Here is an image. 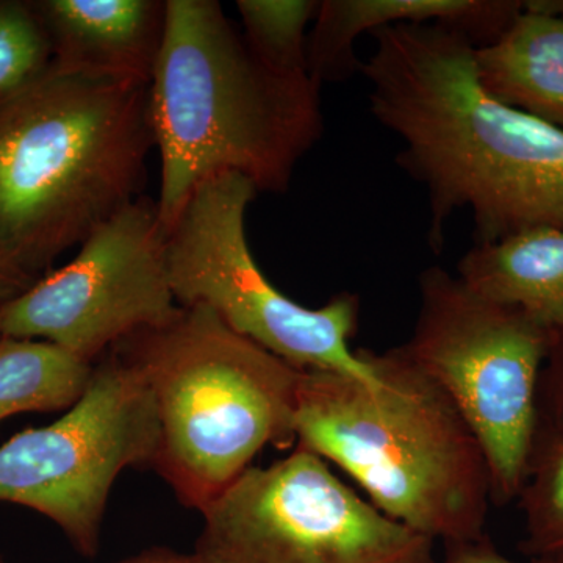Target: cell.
Segmentation results:
<instances>
[{
    "mask_svg": "<svg viewBox=\"0 0 563 563\" xmlns=\"http://www.w3.org/2000/svg\"><path fill=\"white\" fill-rule=\"evenodd\" d=\"M361 73L374 120L401 141L396 162L428 192L429 244L470 211L476 244L532 228L563 229V131L493 98L476 44L442 24L372 33Z\"/></svg>",
    "mask_w": 563,
    "mask_h": 563,
    "instance_id": "cell-1",
    "label": "cell"
},
{
    "mask_svg": "<svg viewBox=\"0 0 563 563\" xmlns=\"http://www.w3.org/2000/svg\"><path fill=\"white\" fill-rule=\"evenodd\" d=\"M320 88L312 77L266 68L217 0H166L150 85L166 233L199 185L218 174H240L258 192L287 191L324 129Z\"/></svg>",
    "mask_w": 563,
    "mask_h": 563,
    "instance_id": "cell-2",
    "label": "cell"
},
{
    "mask_svg": "<svg viewBox=\"0 0 563 563\" xmlns=\"http://www.w3.org/2000/svg\"><path fill=\"white\" fill-rule=\"evenodd\" d=\"M150 85L52 62L0 101V250L29 276L143 196Z\"/></svg>",
    "mask_w": 563,
    "mask_h": 563,
    "instance_id": "cell-3",
    "label": "cell"
},
{
    "mask_svg": "<svg viewBox=\"0 0 563 563\" xmlns=\"http://www.w3.org/2000/svg\"><path fill=\"white\" fill-rule=\"evenodd\" d=\"M362 352L376 380L302 372L296 442L350 474L380 512L446 551L485 539L492 479L476 435L402 346Z\"/></svg>",
    "mask_w": 563,
    "mask_h": 563,
    "instance_id": "cell-4",
    "label": "cell"
},
{
    "mask_svg": "<svg viewBox=\"0 0 563 563\" xmlns=\"http://www.w3.org/2000/svg\"><path fill=\"white\" fill-rule=\"evenodd\" d=\"M110 351L154 396L161 440L152 470L187 509L202 514L269 444L296 443L302 369L233 331L210 307H179L165 324Z\"/></svg>",
    "mask_w": 563,
    "mask_h": 563,
    "instance_id": "cell-5",
    "label": "cell"
},
{
    "mask_svg": "<svg viewBox=\"0 0 563 563\" xmlns=\"http://www.w3.org/2000/svg\"><path fill=\"white\" fill-rule=\"evenodd\" d=\"M418 285L420 312L401 346L476 435L490 470L493 503L514 501L539 432V385L551 332L442 266L424 269Z\"/></svg>",
    "mask_w": 563,
    "mask_h": 563,
    "instance_id": "cell-6",
    "label": "cell"
},
{
    "mask_svg": "<svg viewBox=\"0 0 563 563\" xmlns=\"http://www.w3.org/2000/svg\"><path fill=\"white\" fill-rule=\"evenodd\" d=\"M258 195L240 174L199 185L168 232L169 285L179 307L202 303L229 328L302 372L321 369L376 380L362 350L352 351L361 298L339 292L309 309L277 290L252 255L246 211Z\"/></svg>",
    "mask_w": 563,
    "mask_h": 563,
    "instance_id": "cell-7",
    "label": "cell"
},
{
    "mask_svg": "<svg viewBox=\"0 0 563 563\" xmlns=\"http://www.w3.org/2000/svg\"><path fill=\"white\" fill-rule=\"evenodd\" d=\"M192 563H439L435 542L365 501L296 444L202 512Z\"/></svg>",
    "mask_w": 563,
    "mask_h": 563,
    "instance_id": "cell-8",
    "label": "cell"
},
{
    "mask_svg": "<svg viewBox=\"0 0 563 563\" xmlns=\"http://www.w3.org/2000/svg\"><path fill=\"white\" fill-rule=\"evenodd\" d=\"M158 440L146 380L109 351L60 420L25 429L0 446V501L51 518L79 553L92 558L114 481L129 466L152 468Z\"/></svg>",
    "mask_w": 563,
    "mask_h": 563,
    "instance_id": "cell-9",
    "label": "cell"
},
{
    "mask_svg": "<svg viewBox=\"0 0 563 563\" xmlns=\"http://www.w3.org/2000/svg\"><path fill=\"white\" fill-rule=\"evenodd\" d=\"M168 233L157 201H136L102 222L68 265L0 306V336L44 339L95 363L133 333L179 310L169 285Z\"/></svg>",
    "mask_w": 563,
    "mask_h": 563,
    "instance_id": "cell-10",
    "label": "cell"
},
{
    "mask_svg": "<svg viewBox=\"0 0 563 563\" xmlns=\"http://www.w3.org/2000/svg\"><path fill=\"white\" fill-rule=\"evenodd\" d=\"M55 65L151 84L166 27V0L33 2Z\"/></svg>",
    "mask_w": 563,
    "mask_h": 563,
    "instance_id": "cell-11",
    "label": "cell"
},
{
    "mask_svg": "<svg viewBox=\"0 0 563 563\" xmlns=\"http://www.w3.org/2000/svg\"><path fill=\"white\" fill-rule=\"evenodd\" d=\"M525 0H324L307 41L310 77L318 85L361 70L355 41L398 24H442L465 33L476 47L498 38Z\"/></svg>",
    "mask_w": 563,
    "mask_h": 563,
    "instance_id": "cell-12",
    "label": "cell"
},
{
    "mask_svg": "<svg viewBox=\"0 0 563 563\" xmlns=\"http://www.w3.org/2000/svg\"><path fill=\"white\" fill-rule=\"evenodd\" d=\"M474 60L493 98L563 131V16L526 0L498 38L476 47Z\"/></svg>",
    "mask_w": 563,
    "mask_h": 563,
    "instance_id": "cell-13",
    "label": "cell"
},
{
    "mask_svg": "<svg viewBox=\"0 0 563 563\" xmlns=\"http://www.w3.org/2000/svg\"><path fill=\"white\" fill-rule=\"evenodd\" d=\"M457 276L484 298L515 307L548 331L563 329V229L532 228L474 244Z\"/></svg>",
    "mask_w": 563,
    "mask_h": 563,
    "instance_id": "cell-14",
    "label": "cell"
},
{
    "mask_svg": "<svg viewBox=\"0 0 563 563\" xmlns=\"http://www.w3.org/2000/svg\"><path fill=\"white\" fill-rule=\"evenodd\" d=\"M92 365L57 344L0 336V422L70 409L87 390Z\"/></svg>",
    "mask_w": 563,
    "mask_h": 563,
    "instance_id": "cell-15",
    "label": "cell"
},
{
    "mask_svg": "<svg viewBox=\"0 0 563 563\" xmlns=\"http://www.w3.org/2000/svg\"><path fill=\"white\" fill-rule=\"evenodd\" d=\"M523 514L521 554L531 562L563 563V437L537 432L518 495Z\"/></svg>",
    "mask_w": 563,
    "mask_h": 563,
    "instance_id": "cell-16",
    "label": "cell"
},
{
    "mask_svg": "<svg viewBox=\"0 0 563 563\" xmlns=\"http://www.w3.org/2000/svg\"><path fill=\"white\" fill-rule=\"evenodd\" d=\"M318 0H239L243 38L252 54L273 73L310 77L307 41Z\"/></svg>",
    "mask_w": 563,
    "mask_h": 563,
    "instance_id": "cell-17",
    "label": "cell"
},
{
    "mask_svg": "<svg viewBox=\"0 0 563 563\" xmlns=\"http://www.w3.org/2000/svg\"><path fill=\"white\" fill-rule=\"evenodd\" d=\"M54 62L33 2L0 0V101L31 84Z\"/></svg>",
    "mask_w": 563,
    "mask_h": 563,
    "instance_id": "cell-18",
    "label": "cell"
},
{
    "mask_svg": "<svg viewBox=\"0 0 563 563\" xmlns=\"http://www.w3.org/2000/svg\"><path fill=\"white\" fill-rule=\"evenodd\" d=\"M539 431L563 437V329L551 331L540 376Z\"/></svg>",
    "mask_w": 563,
    "mask_h": 563,
    "instance_id": "cell-19",
    "label": "cell"
},
{
    "mask_svg": "<svg viewBox=\"0 0 563 563\" xmlns=\"http://www.w3.org/2000/svg\"><path fill=\"white\" fill-rule=\"evenodd\" d=\"M35 277L18 268L13 262L7 257L5 252L0 250V306L20 298L25 291L31 290L36 284Z\"/></svg>",
    "mask_w": 563,
    "mask_h": 563,
    "instance_id": "cell-20",
    "label": "cell"
},
{
    "mask_svg": "<svg viewBox=\"0 0 563 563\" xmlns=\"http://www.w3.org/2000/svg\"><path fill=\"white\" fill-rule=\"evenodd\" d=\"M446 563H539V562H515L506 558L496 550L495 544L488 537L479 542L466 544V547L455 548L446 551Z\"/></svg>",
    "mask_w": 563,
    "mask_h": 563,
    "instance_id": "cell-21",
    "label": "cell"
},
{
    "mask_svg": "<svg viewBox=\"0 0 563 563\" xmlns=\"http://www.w3.org/2000/svg\"><path fill=\"white\" fill-rule=\"evenodd\" d=\"M0 563H5L0 558ZM118 563H192L190 554H180L176 551L168 550V548H152V550L143 551L139 555H133L131 559H125Z\"/></svg>",
    "mask_w": 563,
    "mask_h": 563,
    "instance_id": "cell-22",
    "label": "cell"
}]
</instances>
